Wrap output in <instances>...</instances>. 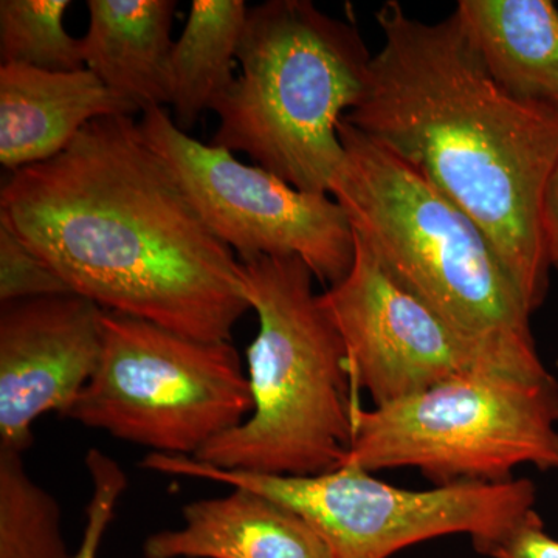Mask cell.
Here are the masks:
<instances>
[{"mask_svg":"<svg viewBox=\"0 0 558 558\" xmlns=\"http://www.w3.org/2000/svg\"><path fill=\"white\" fill-rule=\"evenodd\" d=\"M0 222L101 310L202 341H230L252 310L241 260L132 116L92 121L60 156L14 171Z\"/></svg>","mask_w":558,"mask_h":558,"instance_id":"6da1fadb","label":"cell"},{"mask_svg":"<svg viewBox=\"0 0 558 558\" xmlns=\"http://www.w3.org/2000/svg\"><path fill=\"white\" fill-rule=\"evenodd\" d=\"M376 17L384 46L344 120L478 223L534 314L549 290L542 205L558 165V110L502 89L454 11L429 24L388 0Z\"/></svg>","mask_w":558,"mask_h":558,"instance_id":"7a4b0ae2","label":"cell"},{"mask_svg":"<svg viewBox=\"0 0 558 558\" xmlns=\"http://www.w3.org/2000/svg\"><path fill=\"white\" fill-rule=\"evenodd\" d=\"M339 137L344 160L329 194L385 269L512 376H553L535 347L532 314L478 223L344 119Z\"/></svg>","mask_w":558,"mask_h":558,"instance_id":"3957f363","label":"cell"},{"mask_svg":"<svg viewBox=\"0 0 558 558\" xmlns=\"http://www.w3.org/2000/svg\"><path fill=\"white\" fill-rule=\"evenodd\" d=\"M245 295L259 319L247 349L253 410L213 439L197 461L258 475L315 476L343 465L355 405L347 347L299 256L241 263Z\"/></svg>","mask_w":558,"mask_h":558,"instance_id":"277c9868","label":"cell"},{"mask_svg":"<svg viewBox=\"0 0 558 558\" xmlns=\"http://www.w3.org/2000/svg\"><path fill=\"white\" fill-rule=\"evenodd\" d=\"M373 57L355 25L311 0L250 7L240 73L213 110V145L304 193L329 194L344 160L339 124L362 98Z\"/></svg>","mask_w":558,"mask_h":558,"instance_id":"5b68a950","label":"cell"},{"mask_svg":"<svg viewBox=\"0 0 558 558\" xmlns=\"http://www.w3.org/2000/svg\"><path fill=\"white\" fill-rule=\"evenodd\" d=\"M343 465L416 469L436 486L506 483L520 465L558 473V381L470 373L388 405H355Z\"/></svg>","mask_w":558,"mask_h":558,"instance_id":"8992f818","label":"cell"},{"mask_svg":"<svg viewBox=\"0 0 558 558\" xmlns=\"http://www.w3.org/2000/svg\"><path fill=\"white\" fill-rule=\"evenodd\" d=\"M142 468L247 488L274 499L303 517L336 558H388L451 534L470 535L476 550L487 556L534 509L537 497L526 478L411 490L384 483L357 465L315 476L258 475L213 468L193 457L150 453Z\"/></svg>","mask_w":558,"mask_h":558,"instance_id":"52a82bcc","label":"cell"},{"mask_svg":"<svg viewBox=\"0 0 558 558\" xmlns=\"http://www.w3.org/2000/svg\"><path fill=\"white\" fill-rule=\"evenodd\" d=\"M253 410L230 341H202L105 311L100 363L65 418L153 453L196 457Z\"/></svg>","mask_w":558,"mask_h":558,"instance_id":"ba28073f","label":"cell"},{"mask_svg":"<svg viewBox=\"0 0 558 558\" xmlns=\"http://www.w3.org/2000/svg\"><path fill=\"white\" fill-rule=\"evenodd\" d=\"M138 124L202 219L241 263L299 256L329 288L347 277L354 231L332 196L304 193L258 165L242 163L229 149L190 137L165 108L146 110Z\"/></svg>","mask_w":558,"mask_h":558,"instance_id":"9c48e42d","label":"cell"},{"mask_svg":"<svg viewBox=\"0 0 558 558\" xmlns=\"http://www.w3.org/2000/svg\"><path fill=\"white\" fill-rule=\"evenodd\" d=\"M354 241L351 270L318 296L347 347L352 381L368 391L374 407L462 374L512 376L403 288L355 233Z\"/></svg>","mask_w":558,"mask_h":558,"instance_id":"30bf717a","label":"cell"},{"mask_svg":"<svg viewBox=\"0 0 558 558\" xmlns=\"http://www.w3.org/2000/svg\"><path fill=\"white\" fill-rule=\"evenodd\" d=\"M102 314L76 293L0 304V450L24 454L33 424L72 407L100 363Z\"/></svg>","mask_w":558,"mask_h":558,"instance_id":"8fae6325","label":"cell"},{"mask_svg":"<svg viewBox=\"0 0 558 558\" xmlns=\"http://www.w3.org/2000/svg\"><path fill=\"white\" fill-rule=\"evenodd\" d=\"M134 113L90 70L0 65V163L13 172L43 163L68 149L92 121Z\"/></svg>","mask_w":558,"mask_h":558,"instance_id":"7c38bea8","label":"cell"},{"mask_svg":"<svg viewBox=\"0 0 558 558\" xmlns=\"http://www.w3.org/2000/svg\"><path fill=\"white\" fill-rule=\"evenodd\" d=\"M182 517L146 538V558H336L303 517L247 488L189 502Z\"/></svg>","mask_w":558,"mask_h":558,"instance_id":"4fadbf2b","label":"cell"},{"mask_svg":"<svg viewBox=\"0 0 558 558\" xmlns=\"http://www.w3.org/2000/svg\"><path fill=\"white\" fill-rule=\"evenodd\" d=\"M84 68L137 112L170 105L175 0H89Z\"/></svg>","mask_w":558,"mask_h":558,"instance_id":"5bb4252c","label":"cell"},{"mask_svg":"<svg viewBox=\"0 0 558 558\" xmlns=\"http://www.w3.org/2000/svg\"><path fill=\"white\" fill-rule=\"evenodd\" d=\"M465 35L492 78L521 101L558 110V9L550 0H459Z\"/></svg>","mask_w":558,"mask_h":558,"instance_id":"9a60e30c","label":"cell"},{"mask_svg":"<svg viewBox=\"0 0 558 558\" xmlns=\"http://www.w3.org/2000/svg\"><path fill=\"white\" fill-rule=\"evenodd\" d=\"M250 7L244 0H193L172 46L168 83L174 123L186 132L233 86Z\"/></svg>","mask_w":558,"mask_h":558,"instance_id":"2e32d148","label":"cell"},{"mask_svg":"<svg viewBox=\"0 0 558 558\" xmlns=\"http://www.w3.org/2000/svg\"><path fill=\"white\" fill-rule=\"evenodd\" d=\"M61 508L25 470L22 453L0 450V558H72Z\"/></svg>","mask_w":558,"mask_h":558,"instance_id":"e0dca14e","label":"cell"},{"mask_svg":"<svg viewBox=\"0 0 558 558\" xmlns=\"http://www.w3.org/2000/svg\"><path fill=\"white\" fill-rule=\"evenodd\" d=\"M70 0H2L0 61L3 64L73 72L84 68L81 39L64 28Z\"/></svg>","mask_w":558,"mask_h":558,"instance_id":"ac0fdd59","label":"cell"},{"mask_svg":"<svg viewBox=\"0 0 558 558\" xmlns=\"http://www.w3.org/2000/svg\"><path fill=\"white\" fill-rule=\"evenodd\" d=\"M70 292L53 270L0 222V304Z\"/></svg>","mask_w":558,"mask_h":558,"instance_id":"d6986e66","label":"cell"},{"mask_svg":"<svg viewBox=\"0 0 558 558\" xmlns=\"http://www.w3.org/2000/svg\"><path fill=\"white\" fill-rule=\"evenodd\" d=\"M86 468L90 475L92 497L86 510L83 538L72 558H98L102 537L113 519L121 495L128 488L126 473L105 451H87Z\"/></svg>","mask_w":558,"mask_h":558,"instance_id":"ffe728a7","label":"cell"},{"mask_svg":"<svg viewBox=\"0 0 558 558\" xmlns=\"http://www.w3.org/2000/svg\"><path fill=\"white\" fill-rule=\"evenodd\" d=\"M492 558H558V539L546 532L537 510L532 509L487 553Z\"/></svg>","mask_w":558,"mask_h":558,"instance_id":"44dd1931","label":"cell"},{"mask_svg":"<svg viewBox=\"0 0 558 558\" xmlns=\"http://www.w3.org/2000/svg\"><path fill=\"white\" fill-rule=\"evenodd\" d=\"M542 230L550 270L558 274V165L543 197Z\"/></svg>","mask_w":558,"mask_h":558,"instance_id":"7402d4cb","label":"cell"}]
</instances>
